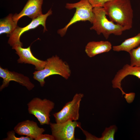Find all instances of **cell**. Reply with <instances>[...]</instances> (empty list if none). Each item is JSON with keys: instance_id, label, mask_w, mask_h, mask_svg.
<instances>
[{"instance_id": "2e32d148", "label": "cell", "mask_w": 140, "mask_h": 140, "mask_svg": "<svg viewBox=\"0 0 140 140\" xmlns=\"http://www.w3.org/2000/svg\"><path fill=\"white\" fill-rule=\"evenodd\" d=\"M13 15L10 13L0 21V34L6 33L8 36L11 34L18 26V22L14 21L13 18Z\"/></svg>"}, {"instance_id": "7c38bea8", "label": "cell", "mask_w": 140, "mask_h": 140, "mask_svg": "<svg viewBox=\"0 0 140 140\" xmlns=\"http://www.w3.org/2000/svg\"><path fill=\"white\" fill-rule=\"evenodd\" d=\"M43 1V0H28L20 12L13 15V20L18 22L19 19L24 16L33 19L43 14L41 7Z\"/></svg>"}, {"instance_id": "44dd1931", "label": "cell", "mask_w": 140, "mask_h": 140, "mask_svg": "<svg viewBox=\"0 0 140 140\" xmlns=\"http://www.w3.org/2000/svg\"><path fill=\"white\" fill-rule=\"evenodd\" d=\"M35 140H55L52 135L41 134L39 135Z\"/></svg>"}, {"instance_id": "5bb4252c", "label": "cell", "mask_w": 140, "mask_h": 140, "mask_svg": "<svg viewBox=\"0 0 140 140\" xmlns=\"http://www.w3.org/2000/svg\"><path fill=\"white\" fill-rule=\"evenodd\" d=\"M111 43L108 41H91L88 42L85 47V52L90 58L109 51L112 48Z\"/></svg>"}, {"instance_id": "ac0fdd59", "label": "cell", "mask_w": 140, "mask_h": 140, "mask_svg": "<svg viewBox=\"0 0 140 140\" xmlns=\"http://www.w3.org/2000/svg\"><path fill=\"white\" fill-rule=\"evenodd\" d=\"M117 130L115 125H113L108 128H106L102 134L101 137L98 138L97 140H114V135Z\"/></svg>"}, {"instance_id": "7402d4cb", "label": "cell", "mask_w": 140, "mask_h": 140, "mask_svg": "<svg viewBox=\"0 0 140 140\" xmlns=\"http://www.w3.org/2000/svg\"><path fill=\"white\" fill-rule=\"evenodd\" d=\"M134 98H135V97H134ZM133 101H132L131 102H130V103H130L132 102Z\"/></svg>"}, {"instance_id": "277c9868", "label": "cell", "mask_w": 140, "mask_h": 140, "mask_svg": "<svg viewBox=\"0 0 140 140\" xmlns=\"http://www.w3.org/2000/svg\"><path fill=\"white\" fill-rule=\"evenodd\" d=\"M65 7L69 10L75 8L76 11L69 22L64 28L58 30L57 33L61 37L65 35L70 26L77 22L88 21L92 24L94 18L93 8L89 0H80L75 3H67Z\"/></svg>"}, {"instance_id": "52a82bcc", "label": "cell", "mask_w": 140, "mask_h": 140, "mask_svg": "<svg viewBox=\"0 0 140 140\" xmlns=\"http://www.w3.org/2000/svg\"><path fill=\"white\" fill-rule=\"evenodd\" d=\"M49 125L55 140H75V128H81V123L76 121H68L61 123L50 122Z\"/></svg>"}, {"instance_id": "4fadbf2b", "label": "cell", "mask_w": 140, "mask_h": 140, "mask_svg": "<svg viewBox=\"0 0 140 140\" xmlns=\"http://www.w3.org/2000/svg\"><path fill=\"white\" fill-rule=\"evenodd\" d=\"M129 75H133L140 79V66H132L127 64L125 65L117 72L112 81L113 88H119L121 91L122 97L124 94H125V97L129 94V93H126L123 91L121 86V81Z\"/></svg>"}, {"instance_id": "8992f818", "label": "cell", "mask_w": 140, "mask_h": 140, "mask_svg": "<svg viewBox=\"0 0 140 140\" xmlns=\"http://www.w3.org/2000/svg\"><path fill=\"white\" fill-rule=\"evenodd\" d=\"M83 96L82 93H76L72 100L66 103L61 110L53 114L56 123H61L79 120L80 102Z\"/></svg>"}, {"instance_id": "e0dca14e", "label": "cell", "mask_w": 140, "mask_h": 140, "mask_svg": "<svg viewBox=\"0 0 140 140\" xmlns=\"http://www.w3.org/2000/svg\"><path fill=\"white\" fill-rule=\"evenodd\" d=\"M130 65L140 66V46L131 50L129 53Z\"/></svg>"}, {"instance_id": "d6986e66", "label": "cell", "mask_w": 140, "mask_h": 140, "mask_svg": "<svg viewBox=\"0 0 140 140\" xmlns=\"http://www.w3.org/2000/svg\"><path fill=\"white\" fill-rule=\"evenodd\" d=\"M16 132L15 131L12 130L9 131L7 133V137L3 139V140H33V139L31 137L26 136H21L18 137L15 135Z\"/></svg>"}, {"instance_id": "3957f363", "label": "cell", "mask_w": 140, "mask_h": 140, "mask_svg": "<svg viewBox=\"0 0 140 140\" xmlns=\"http://www.w3.org/2000/svg\"><path fill=\"white\" fill-rule=\"evenodd\" d=\"M93 12L94 19L90 29L95 31L98 35L102 34L106 39L112 34L120 36L126 30L123 27L107 18L103 7L94 8Z\"/></svg>"}, {"instance_id": "8fae6325", "label": "cell", "mask_w": 140, "mask_h": 140, "mask_svg": "<svg viewBox=\"0 0 140 140\" xmlns=\"http://www.w3.org/2000/svg\"><path fill=\"white\" fill-rule=\"evenodd\" d=\"M13 130L19 135H25L35 140L45 131L44 128L39 127L37 122L30 120L18 123L14 127Z\"/></svg>"}, {"instance_id": "9c48e42d", "label": "cell", "mask_w": 140, "mask_h": 140, "mask_svg": "<svg viewBox=\"0 0 140 140\" xmlns=\"http://www.w3.org/2000/svg\"><path fill=\"white\" fill-rule=\"evenodd\" d=\"M0 77L3 79L2 83L0 87V91L7 87L9 83L13 81L26 87L29 90H31L34 87V84L30 81L29 78L24 75L14 71H11L7 68L0 66Z\"/></svg>"}, {"instance_id": "9a60e30c", "label": "cell", "mask_w": 140, "mask_h": 140, "mask_svg": "<svg viewBox=\"0 0 140 140\" xmlns=\"http://www.w3.org/2000/svg\"><path fill=\"white\" fill-rule=\"evenodd\" d=\"M140 44V33L132 37L125 40L120 45L113 47V51H125L129 53Z\"/></svg>"}, {"instance_id": "6da1fadb", "label": "cell", "mask_w": 140, "mask_h": 140, "mask_svg": "<svg viewBox=\"0 0 140 140\" xmlns=\"http://www.w3.org/2000/svg\"><path fill=\"white\" fill-rule=\"evenodd\" d=\"M110 20L129 30L132 27L133 11L130 0H110L103 7Z\"/></svg>"}, {"instance_id": "ba28073f", "label": "cell", "mask_w": 140, "mask_h": 140, "mask_svg": "<svg viewBox=\"0 0 140 140\" xmlns=\"http://www.w3.org/2000/svg\"><path fill=\"white\" fill-rule=\"evenodd\" d=\"M51 9L45 14H42L37 18L32 19V21L28 25L21 27L18 26L13 32L8 36L9 38L8 43L13 46L16 45L23 46L22 43L20 42V38L22 34L25 32L30 30L35 29L39 26L41 25L44 27L43 32L47 31L46 27V22L47 17L52 14Z\"/></svg>"}, {"instance_id": "30bf717a", "label": "cell", "mask_w": 140, "mask_h": 140, "mask_svg": "<svg viewBox=\"0 0 140 140\" xmlns=\"http://www.w3.org/2000/svg\"><path fill=\"white\" fill-rule=\"evenodd\" d=\"M22 46L18 45L12 46V49L15 50L16 53L19 57L17 60V62L32 64L35 66L36 71L43 69L46 64V60H40L35 57L31 52L30 46L27 48H23Z\"/></svg>"}, {"instance_id": "5b68a950", "label": "cell", "mask_w": 140, "mask_h": 140, "mask_svg": "<svg viewBox=\"0 0 140 140\" xmlns=\"http://www.w3.org/2000/svg\"><path fill=\"white\" fill-rule=\"evenodd\" d=\"M27 106L29 113L36 117L40 125H49L50 113L55 106L53 101L46 99L35 97L28 103Z\"/></svg>"}, {"instance_id": "ffe728a7", "label": "cell", "mask_w": 140, "mask_h": 140, "mask_svg": "<svg viewBox=\"0 0 140 140\" xmlns=\"http://www.w3.org/2000/svg\"><path fill=\"white\" fill-rule=\"evenodd\" d=\"M110 0H89L93 7H103L104 4Z\"/></svg>"}, {"instance_id": "7a4b0ae2", "label": "cell", "mask_w": 140, "mask_h": 140, "mask_svg": "<svg viewBox=\"0 0 140 140\" xmlns=\"http://www.w3.org/2000/svg\"><path fill=\"white\" fill-rule=\"evenodd\" d=\"M44 68L36 71L33 73V79L39 82L43 87L45 79L51 75H58L67 80L70 77L71 70L68 65L57 55L48 58Z\"/></svg>"}]
</instances>
